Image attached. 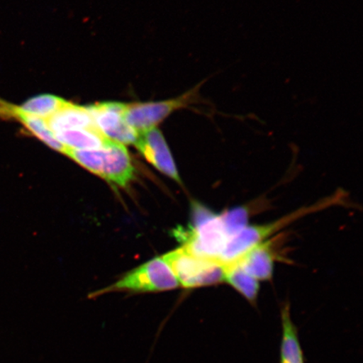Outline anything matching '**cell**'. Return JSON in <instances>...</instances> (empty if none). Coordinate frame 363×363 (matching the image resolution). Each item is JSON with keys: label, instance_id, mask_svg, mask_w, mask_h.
Instances as JSON below:
<instances>
[{"label": "cell", "instance_id": "1", "mask_svg": "<svg viewBox=\"0 0 363 363\" xmlns=\"http://www.w3.org/2000/svg\"><path fill=\"white\" fill-rule=\"evenodd\" d=\"M65 155L118 187L125 188L135 179V167L125 145L108 140L101 148L68 149Z\"/></svg>", "mask_w": 363, "mask_h": 363}, {"label": "cell", "instance_id": "2", "mask_svg": "<svg viewBox=\"0 0 363 363\" xmlns=\"http://www.w3.org/2000/svg\"><path fill=\"white\" fill-rule=\"evenodd\" d=\"M345 197H346V195L343 192L338 191L333 196L312 204L311 206L303 207L301 210L280 218L278 220L270 222L269 224L248 225L239 233L230 238L228 244H227L223 256H222L221 262L226 266L237 262L250 250L266 242L271 235L291 224L292 222L301 219L303 216L311 214V213L342 203L345 201Z\"/></svg>", "mask_w": 363, "mask_h": 363}, {"label": "cell", "instance_id": "3", "mask_svg": "<svg viewBox=\"0 0 363 363\" xmlns=\"http://www.w3.org/2000/svg\"><path fill=\"white\" fill-rule=\"evenodd\" d=\"M162 258L184 289H194L225 283V265L194 255L184 247L167 253Z\"/></svg>", "mask_w": 363, "mask_h": 363}, {"label": "cell", "instance_id": "4", "mask_svg": "<svg viewBox=\"0 0 363 363\" xmlns=\"http://www.w3.org/2000/svg\"><path fill=\"white\" fill-rule=\"evenodd\" d=\"M206 80H203L180 96L167 101L126 104V121L140 134L154 128L172 113L181 108H188L201 104L211 107V103L206 101L201 94V89Z\"/></svg>", "mask_w": 363, "mask_h": 363}, {"label": "cell", "instance_id": "5", "mask_svg": "<svg viewBox=\"0 0 363 363\" xmlns=\"http://www.w3.org/2000/svg\"><path fill=\"white\" fill-rule=\"evenodd\" d=\"M180 287L171 267L162 257L154 258L129 272L116 284L103 290L133 293L162 292Z\"/></svg>", "mask_w": 363, "mask_h": 363}, {"label": "cell", "instance_id": "6", "mask_svg": "<svg viewBox=\"0 0 363 363\" xmlns=\"http://www.w3.org/2000/svg\"><path fill=\"white\" fill-rule=\"evenodd\" d=\"M87 108L95 126L104 138L122 145L135 143L139 133L126 121V104L98 103Z\"/></svg>", "mask_w": 363, "mask_h": 363}, {"label": "cell", "instance_id": "7", "mask_svg": "<svg viewBox=\"0 0 363 363\" xmlns=\"http://www.w3.org/2000/svg\"><path fill=\"white\" fill-rule=\"evenodd\" d=\"M143 156L163 174L182 184L178 169L164 136L157 127L140 133L134 144Z\"/></svg>", "mask_w": 363, "mask_h": 363}, {"label": "cell", "instance_id": "8", "mask_svg": "<svg viewBox=\"0 0 363 363\" xmlns=\"http://www.w3.org/2000/svg\"><path fill=\"white\" fill-rule=\"evenodd\" d=\"M275 256L272 240H266L250 250L233 263L239 265L249 275L261 282V281H269L272 278L276 260Z\"/></svg>", "mask_w": 363, "mask_h": 363}, {"label": "cell", "instance_id": "9", "mask_svg": "<svg viewBox=\"0 0 363 363\" xmlns=\"http://www.w3.org/2000/svg\"><path fill=\"white\" fill-rule=\"evenodd\" d=\"M282 338L279 348V363H305V357L299 340L298 330L295 325L289 303L281 308Z\"/></svg>", "mask_w": 363, "mask_h": 363}, {"label": "cell", "instance_id": "10", "mask_svg": "<svg viewBox=\"0 0 363 363\" xmlns=\"http://www.w3.org/2000/svg\"><path fill=\"white\" fill-rule=\"evenodd\" d=\"M47 122L54 134L65 130L97 129L87 107L76 106L68 101Z\"/></svg>", "mask_w": 363, "mask_h": 363}, {"label": "cell", "instance_id": "11", "mask_svg": "<svg viewBox=\"0 0 363 363\" xmlns=\"http://www.w3.org/2000/svg\"><path fill=\"white\" fill-rule=\"evenodd\" d=\"M54 135L63 146L72 150L101 148L108 140L97 129L65 130Z\"/></svg>", "mask_w": 363, "mask_h": 363}, {"label": "cell", "instance_id": "12", "mask_svg": "<svg viewBox=\"0 0 363 363\" xmlns=\"http://www.w3.org/2000/svg\"><path fill=\"white\" fill-rule=\"evenodd\" d=\"M225 283L228 284L253 306H256L260 291L259 281L249 275L239 265L225 266Z\"/></svg>", "mask_w": 363, "mask_h": 363}, {"label": "cell", "instance_id": "13", "mask_svg": "<svg viewBox=\"0 0 363 363\" xmlns=\"http://www.w3.org/2000/svg\"><path fill=\"white\" fill-rule=\"evenodd\" d=\"M67 103L65 99L56 96V95L42 94L31 98L17 106L21 111L27 115L42 118L47 121L54 113L60 111Z\"/></svg>", "mask_w": 363, "mask_h": 363}]
</instances>
